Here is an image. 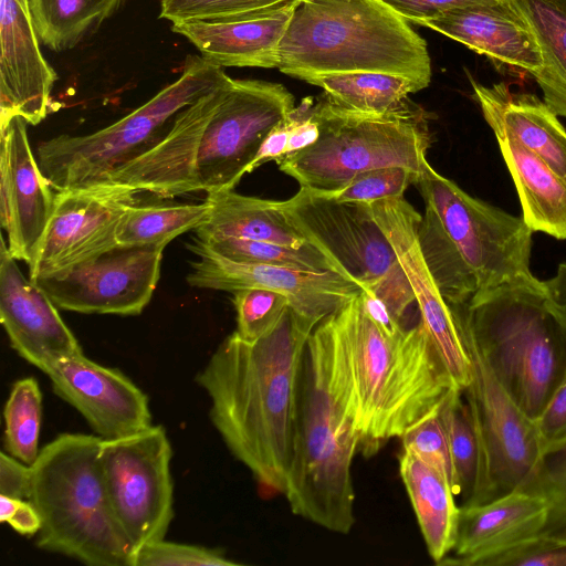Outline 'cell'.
Masks as SVG:
<instances>
[{"label":"cell","mask_w":566,"mask_h":566,"mask_svg":"<svg viewBox=\"0 0 566 566\" xmlns=\"http://www.w3.org/2000/svg\"><path fill=\"white\" fill-rule=\"evenodd\" d=\"M356 418L349 361L333 313L316 325L304 352L283 495L294 515L338 534L350 533L356 522Z\"/></svg>","instance_id":"cell-2"},{"label":"cell","mask_w":566,"mask_h":566,"mask_svg":"<svg viewBox=\"0 0 566 566\" xmlns=\"http://www.w3.org/2000/svg\"><path fill=\"white\" fill-rule=\"evenodd\" d=\"M44 374L54 394L74 407L103 439L151 426L148 397L118 369L102 366L81 353L57 360Z\"/></svg>","instance_id":"cell-19"},{"label":"cell","mask_w":566,"mask_h":566,"mask_svg":"<svg viewBox=\"0 0 566 566\" xmlns=\"http://www.w3.org/2000/svg\"><path fill=\"white\" fill-rule=\"evenodd\" d=\"M453 469V492L461 506L479 503L482 482V453L463 390L452 388L438 410Z\"/></svg>","instance_id":"cell-33"},{"label":"cell","mask_w":566,"mask_h":566,"mask_svg":"<svg viewBox=\"0 0 566 566\" xmlns=\"http://www.w3.org/2000/svg\"><path fill=\"white\" fill-rule=\"evenodd\" d=\"M210 205L201 203L129 207L122 216L116 240L120 245L165 248L180 234L196 230L209 217Z\"/></svg>","instance_id":"cell-34"},{"label":"cell","mask_w":566,"mask_h":566,"mask_svg":"<svg viewBox=\"0 0 566 566\" xmlns=\"http://www.w3.org/2000/svg\"><path fill=\"white\" fill-rule=\"evenodd\" d=\"M408 22L422 25L426 21L473 4L490 3L496 0H381Z\"/></svg>","instance_id":"cell-46"},{"label":"cell","mask_w":566,"mask_h":566,"mask_svg":"<svg viewBox=\"0 0 566 566\" xmlns=\"http://www.w3.org/2000/svg\"><path fill=\"white\" fill-rule=\"evenodd\" d=\"M364 205L389 241L411 284L420 321L453 385L464 390L471 381V361L455 310L439 291L420 249L418 229L422 216L403 197Z\"/></svg>","instance_id":"cell-15"},{"label":"cell","mask_w":566,"mask_h":566,"mask_svg":"<svg viewBox=\"0 0 566 566\" xmlns=\"http://www.w3.org/2000/svg\"><path fill=\"white\" fill-rule=\"evenodd\" d=\"M418 174L402 166H390L364 171L354 177L339 191L323 196L338 202L373 203L379 200L403 197Z\"/></svg>","instance_id":"cell-40"},{"label":"cell","mask_w":566,"mask_h":566,"mask_svg":"<svg viewBox=\"0 0 566 566\" xmlns=\"http://www.w3.org/2000/svg\"><path fill=\"white\" fill-rule=\"evenodd\" d=\"M471 361V381L463 390L482 453L479 503L483 504L531 481L543 457L535 421L513 401L480 354L461 306H453Z\"/></svg>","instance_id":"cell-10"},{"label":"cell","mask_w":566,"mask_h":566,"mask_svg":"<svg viewBox=\"0 0 566 566\" xmlns=\"http://www.w3.org/2000/svg\"><path fill=\"white\" fill-rule=\"evenodd\" d=\"M415 185L424 202L419 245L450 305L533 274V231L522 218L470 196L429 163Z\"/></svg>","instance_id":"cell-4"},{"label":"cell","mask_w":566,"mask_h":566,"mask_svg":"<svg viewBox=\"0 0 566 566\" xmlns=\"http://www.w3.org/2000/svg\"><path fill=\"white\" fill-rule=\"evenodd\" d=\"M27 120L0 122V220L9 253L31 264L55 205V193L41 171L27 132Z\"/></svg>","instance_id":"cell-18"},{"label":"cell","mask_w":566,"mask_h":566,"mask_svg":"<svg viewBox=\"0 0 566 566\" xmlns=\"http://www.w3.org/2000/svg\"><path fill=\"white\" fill-rule=\"evenodd\" d=\"M229 78L223 67L189 55L177 80L117 122L91 134L42 142L36 150L42 174L56 191L101 182L156 145L169 119Z\"/></svg>","instance_id":"cell-9"},{"label":"cell","mask_w":566,"mask_h":566,"mask_svg":"<svg viewBox=\"0 0 566 566\" xmlns=\"http://www.w3.org/2000/svg\"><path fill=\"white\" fill-rule=\"evenodd\" d=\"M532 29L543 59L533 73L543 101L566 117V0H510Z\"/></svg>","instance_id":"cell-30"},{"label":"cell","mask_w":566,"mask_h":566,"mask_svg":"<svg viewBox=\"0 0 566 566\" xmlns=\"http://www.w3.org/2000/svg\"><path fill=\"white\" fill-rule=\"evenodd\" d=\"M334 316L350 367L358 451L371 457L437 410L457 387L421 321L387 334L367 315L360 294Z\"/></svg>","instance_id":"cell-3"},{"label":"cell","mask_w":566,"mask_h":566,"mask_svg":"<svg viewBox=\"0 0 566 566\" xmlns=\"http://www.w3.org/2000/svg\"><path fill=\"white\" fill-rule=\"evenodd\" d=\"M543 454L566 442V376L535 420Z\"/></svg>","instance_id":"cell-44"},{"label":"cell","mask_w":566,"mask_h":566,"mask_svg":"<svg viewBox=\"0 0 566 566\" xmlns=\"http://www.w3.org/2000/svg\"><path fill=\"white\" fill-rule=\"evenodd\" d=\"M317 324L289 305L261 338L244 340L235 332L227 336L196 377L229 451L259 484L282 494L293 454L303 356Z\"/></svg>","instance_id":"cell-1"},{"label":"cell","mask_w":566,"mask_h":566,"mask_svg":"<svg viewBox=\"0 0 566 566\" xmlns=\"http://www.w3.org/2000/svg\"><path fill=\"white\" fill-rule=\"evenodd\" d=\"M187 248L199 256L186 277L189 285L231 293L244 289L274 291L285 295L295 311L318 323L363 291L358 282L334 271L235 262L196 240Z\"/></svg>","instance_id":"cell-16"},{"label":"cell","mask_w":566,"mask_h":566,"mask_svg":"<svg viewBox=\"0 0 566 566\" xmlns=\"http://www.w3.org/2000/svg\"><path fill=\"white\" fill-rule=\"evenodd\" d=\"M470 82L491 129L516 139L566 181V129L556 113L535 94L512 92L504 83Z\"/></svg>","instance_id":"cell-25"},{"label":"cell","mask_w":566,"mask_h":566,"mask_svg":"<svg viewBox=\"0 0 566 566\" xmlns=\"http://www.w3.org/2000/svg\"><path fill=\"white\" fill-rule=\"evenodd\" d=\"M319 136L307 148L277 159L300 188L329 196L364 171L407 167L418 175L428 164L431 137L426 113L409 102L386 114H365L315 99Z\"/></svg>","instance_id":"cell-8"},{"label":"cell","mask_w":566,"mask_h":566,"mask_svg":"<svg viewBox=\"0 0 566 566\" xmlns=\"http://www.w3.org/2000/svg\"><path fill=\"white\" fill-rule=\"evenodd\" d=\"M289 142V132L285 123V117L276 124L272 130L264 138L256 156L251 163L248 174L259 168L270 160L276 161L286 155Z\"/></svg>","instance_id":"cell-49"},{"label":"cell","mask_w":566,"mask_h":566,"mask_svg":"<svg viewBox=\"0 0 566 566\" xmlns=\"http://www.w3.org/2000/svg\"><path fill=\"white\" fill-rule=\"evenodd\" d=\"M101 439L62 433L39 452L29 499L41 517L36 545L88 566H132L97 459Z\"/></svg>","instance_id":"cell-7"},{"label":"cell","mask_w":566,"mask_h":566,"mask_svg":"<svg viewBox=\"0 0 566 566\" xmlns=\"http://www.w3.org/2000/svg\"><path fill=\"white\" fill-rule=\"evenodd\" d=\"M293 4L268 15L172 23L171 30L192 43L202 57L221 67L277 69L279 45Z\"/></svg>","instance_id":"cell-26"},{"label":"cell","mask_w":566,"mask_h":566,"mask_svg":"<svg viewBox=\"0 0 566 566\" xmlns=\"http://www.w3.org/2000/svg\"><path fill=\"white\" fill-rule=\"evenodd\" d=\"M438 410L439 408L408 428L400 439L403 451L446 472L453 489L452 462Z\"/></svg>","instance_id":"cell-42"},{"label":"cell","mask_w":566,"mask_h":566,"mask_svg":"<svg viewBox=\"0 0 566 566\" xmlns=\"http://www.w3.org/2000/svg\"><path fill=\"white\" fill-rule=\"evenodd\" d=\"M306 83L323 88L335 104L365 114H386L408 103V95L424 87L405 76L381 72H337L310 76Z\"/></svg>","instance_id":"cell-31"},{"label":"cell","mask_w":566,"mask_h":566,"mask_svg":"<svg viewBox=\"0 0 566 566\" xmlns=\"http://www.w3.org/2000/svg\"><path fill=\"white\" fill-rule=\"evenodd\" d=\"M284 203L296 224L363 290L399 264L364 203L338 202L302 188Z\"/></svg>","instance_id":"cell-17"},{"label":"cell","mask_w":566,"mask_h":566,"mask_svg":"<svg viewBox=\"0 0 566 566\" xmlns=\"http://www.w3.org/2000/svg\"><path fill=\"white\" fill-rule=\"evenodd\" d=\"M231 80L184 108L156 145L113 170L101 182L125 185L159 197L200 191L196 174L200 142Z\"/></svg>","instance_id":"cell-21"},{"label":"cell","mask_w":566,"mask_h":566,"mask_svg":"<svg viewBox=\"0 0 566 566\" xmlns=\"http://www.w3.org/2000/svg\"><path fill=\"white\" fill-rule=\"evenodd\" d=\"M239 337L253 342L268 334L277 324L290 305L289 298L265 289H244L233 292Z\"/></svg>","instance_id":"cell-39"},{"label":"cell","mask_w":566,"mask_h":566,"mask_svg":"<svg viewBox=\"0 0 566 566\" xmlns=\"http://www.w3.org/2000/svg\"><path fill=\"white\" fill-rule=\"evenodd\" d=\"M133 187L99 182L57 191L53 214L29 264L30 279L88 260L115 245L123 213L137 203Z\"/></svg>","instance_id":"cell-14"},{"label":"cell","mask_w":566,"mask_h":566,"mask_svg":"<svg viewBox=\"0 0 566 566\" xmlns=\"http://www.w3.org/2000/svg\"><path fill=\"white\" fill-rule=\"evenodd\" d=\"M126 0H29L40 42L54 52L76 48Z\"/></svg>","instance_id":"cell-32"},{"label":"cell","mask_w":566,"mask_h":566,"mask_svg":"<svg viewBox=\"0 0 566 566\" xmlns=\"http://www.w3.org/2000/svg\"><path fill=\"white\" fill-rule=\"evenodd\" d=\"M523 490L543 496L548 505L539 537L566 542V442L548 450Z\"/></svg>","instance_id":"cell-37"},{"label":"cell","mask_w":566,"mask_h":566,"mask_svg":"<svg viewBox=\"0 0 566 566\" xmlns=\"http://www.w3.org/2000/svg\"><path fill=\"white\" fill-rule=\"evenodd\" d=\"M566 566V542L537 537L493 559L489 566Z\"/></svg>","instance_id":"cell-43"},{"label":"cell","mask_w":566,"mask_h":566,"mask_svg":"<svg viewBox=\"0 0 566 566\" xmlns=\"http://www.w3.org/2000/svg\"><path fill=\"white\" fill-rule=\"evenodd\" d=\"M493 133L516 187L524 222L533 232L566 240V181L516 139Z\"/></svg>","instance_id":"cell-28"},{"label":"cell","mask_w":566,"mask_h":566,"mask_svg":"<svg viewBox=\"0 0 566 566\" xmlns=\"http://www.w3.org/2000/svg\"><path fill=\"white\" fill-rule=\"evenodd\" d=\"M7 453L32 465L39 455L42 394L32 377L17 380L3 408Z\"/></svg>","instance_id":"cell-35"},{"label":"cell","mask_w":566,"mask_h":566,"mask_svg":"<svg viewBox=\"0 0 566 566\" xmlns=\"http://www.w3.org/2000/svg\"><path fill=\"white\" fill-rule=\"evenodd\" d=\"M294 0H161L159 18L171 23L221 21L275 13Z\"/></svg>","instance_id":"cell-38"},{"label":"cell","mask_w":566,"mask_h":566,"mask_svg":"<svg viewBox=\"0 0 566 566\" xmlns=\"http://www.w3.org/2000/svg\"><path fill=\"white\" fill-rule=\"evenodd\" d=\"M545 283L553 302L566 317V262L560 263L555 275Z\"/></svg>","instance_id":"cell-50"},{"label":"cell","mask_w":566,"mask_h":566,"mask_svg":"<svg viewBox=\"0 0 566 566\" xmlns=\"http://www.w3.org/2000/svg\"><path fill=\"white\" fill-rule=\"evenodd\" d=\"M4 238L0 245V321L12 348L45 373L83 353L49 295L20 271Z\"/></svg>","instance_id":"cell-20"},{"label":"cell","mask_w":566,"mask_h":566,"mask_svg":"<svg viewBox=\"0 0 566 566\" xmlns=\"http://www.w3.org/2000/svg\"><path fill=\"white\" fill-rule=\"evenodd\" d=\"M171 457L163 426L99 441L97 459L108 500L134 555L165 539L174 517Z\"/></svg>","instance_id":"cell-11"},{"label":"cell","mask_w":566,"mask_h":566,"mask_svg":"<svg viewBox=\"0 0 566 566\" xmlns=\"http://www.w3.org/2000/svg\"><path fill=\"white\" fill-rule=\"evenodd\" d=\"M196 241L198 240L196 239ZM198 242L216 254L235 262L262 263L319 272L334 271L349 277L337 261L318 250L294 249L283 244L240 238Z\"/></svg>","instance_id":"cell-36"},{"label":"cell","mask_w":566,"mask_h":566,"mask_svg":"<svg viewBox=\"0 0 566 566\" xmlns=\"http://www.w3.org/2000/svg\"><path fill=\"white\" fill-rule=\"evenodd\" d=\"M547 512L543 496L523 489L483 504L460 506L454 555L439 565L489 566L539 537Z\"/></svg>","instance_id":"cell-23"},{"label":"cell","mask_w":566,"mask_h":566,"mask_svg":"<svg viewBox=\"0 0 566 566\" xmlns=\"http://www.w3.org/2000/svg\"><path fill=\"white\" fill-rule=\"evenodd\" d=\"M0 521L27 536L38 534L41 528L40 514L30 501L2 494H0Z\"/></svg>","instance_id":"cell-48"},{"label":"cell","mask_w":566,"mask_h":566,"mask_svg":"<svg viewBox=\"0 0 566 566\" xmlns=\"http://www.w3.org/2000/svg\"><path fill=\"white\" fill-rule=\"evenodd\" d=\"M471 336L517 407L536 420L566 376V317L528 275L461 305Z\"/></svg>","instance_id":"cell-6"},{"label":"cell","mask_w":566,"mask_h":566,"mask_svg":"<svg viewBox=\"0 0 566 566\" xmlns=\"http://www.w3.org/2000/svg\"><path fill=\"white\" fill-rule=\"evenodd\" d=\"M294 106V96L280 83L232 78L200 142V191L234 189L264 138Z\"/></svg>","instance_id":"cell-12"},{"label":"cell","mask_w":566,"mask_h":566,"mask_svg":"<svg viewBox=\"0 0 566 566\" xmlns=\"http://www.w3.org/2000/svg\"><path fill=\"white\" fill-rule=\"evenodd\" d=\"M0 10V122L21 116L38 125L57 75L40 49L29 0H1Z\"/></svg>","instance_id":"cell-22"},{"label":"cell","mask_w":566,"mask_h":566,"mask_svg":"<svg viewBox=\"0 0 566 566\" xmlns=\"http://www.w3.org/2000/svg\"><path fill=\"white\" fill-rule=\"evenodd\" d=\"M219 549L165 539L140 547L134 555L133 566H237Z\"/></svg>","instance_id":"cell-41"},{"label":"cell","mask_w":566,"mask_h":566,"mask_svg":"<svg viewBox=\"0 0 566 566\" xmlns=\"http://www.w3.org/2000/svg\"><path fill=\"white\" fill-rule=\"evenodd\" d=\"M163 251L161 247L117 244L67 269L30 280L66 311L138 315L159 281Z\"/></svg>","instance_id":"cell-13"},{"label":"cell","mask_w":566,"mask_h":566,"mask_svg":"<svg viewBox=\"0 0 566 566\" xmlns=\"http://www.w3.org/2000/svg\"><path fill=\"white\" fill-rule=\"evenodd\" d=\"M422 27L451 38L491 61L531 74L543 65L537 40L510 0L448 11Z\"/></svg>","instance_id":"cell-24"},{"label":"cell","mask_w":566,"mask_h":566,"mask_svg":"<svg viewBox=\"0 0 566 566\" xmlns=\"http://www.w3.org/2000/svg\"><path fill=\"white\" fill-rule=\"evenodd\" d=\"M399 473L428 554L439 565L453 551L460 516L450 478L403 450L399 455Z\"/></svg>","instance_id":"cell-29"},{"label":"cell","mask_w":566,"mask_h":566,"mask_svg":"<svg viewBox=\"0 0 566 566\" xmlns=\"http://www.w3.org/2000/svg\"><path fill=\"white\" fill-rule=\"evenodd\" d=\"M207 201L209 217L196 229L200 242L240 238L318 250L329 255L296 224L284 201L244 196L233 189L210 192Z\"/></svg>","instance_id":"cell-27"},{"label":"cell","mask_w":566,"mask_h":566,"mask_svg":"<svg viewBox=\"0 0 566 566\" xmlns=\"http://www.w3.org/2000/svg\"><path fill=\"white\" fill-rule=\"evenodd\" d=\"M364 290L373 292L380 298L391 315L400 323L407 308L416 303L413 290L400 264Z\"/></svg>","instance_id":"cell-45"},{"label":"cell","mask_w":566,"mask_h":566,"mask_svg":"<svg viewBox=\"0 0 566 566\" xmlns=\"http://www.w3.org/2000/svg\"><path fill=\"white\" fill-rule=\"evenodd\" d=\"M31 465L18 460L6 451L0 454V494L29 500L31 494Z\"/></svg>","instance_id":"cell-47"},{"label":"cell","mask_w":566,"mask_h":566,"mask_svg":"<svg viewBox=\"0 0 566 566\" xmlns=\"http://www.w3.org/2000/svg\"><path fill=\"white\" fill-rule=\"evenodd\" d=\"M277 69L302 81L357 71L431 81L426 41L381 0H295Z\"/></svg>","instance_id":"cell-5"}]
</instances>
